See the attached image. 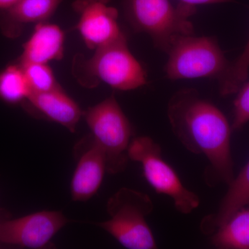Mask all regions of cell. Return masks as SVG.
Returning <instances> with one entry per match:
<instances>
[{"label":"cell","mask_w":249,"mask_h":249,"mask_svg":"<svg viewBox=\"0 0 249 249\" xmlns=\"http://www.w3.org/2000/svg\"><path fill=\"white\" fill-rule=\"evenodd\" d=\"M172 131L187 150L209 160L205 180L210 186L233 179L234 166L227 117L214 104L192 89L177 91L168 102Z\"/></svg>","instance_id":"6da1fadb"},{"label":"cell","mask_w":249,"mask_h":249,"mask_svg":"<svg viewBox=\"0 0 249 249\" xmlns=\"http://www.w3.org/2000/svg\"><path fill=\"white\" fill-rule=\"evenodd\" d=\"M73 70L80 83L87 88L101 81L114 89L130 91L147 83L145 70L129 51L124 34L96 49L89 60L76 58Z\"/></svg>","instance_id":"7a4b0ae2"},{"label":"cell","mask_w":249,"mask_h":249,"mask_svg":"<svg viewBox=\"0 0 249 249\" xmlns=\"http://www.w3.org/2000/svg\"><path fill=\"white\" fill-rule=\"evenodd\" d=\"M153 209V201L147 194L124 187L108 199L109 219L98 226L124 248L156 249L157 242L146 221Z\"/></svg>","instance_id":"3957f363"},{"label":"cell","mask_w":249,"mask_h":249,"mask_svg":"<svg viewBox=\"0 0 249 249\" xmlns=\"http://www.w3.org/2000/svg\"><path fill=\"white\" fill-rule=\"evenodd\" d=\"M124 14L136 31L150 36L155 47L168 52L175 39L193 35L190 18L196 6L180 2L174 6L169 0H124Z\"/></svg>","instance_id":"277c9868"},{"label":"cell","mask_w":249,"mask_h":249,"mask_svg":"<svg viewBox=\"0 0 249 249\" xmlns=\"http://www.w3.org/2000/svg\"><path fill=\"white\" fill-rule=\"evenodd\" d=\"M84 116L91 137L106 155L107 173H122L129 160L132 127L115 96L89 107Z\"/></svg>","instance_id":"5b68a950"},{"label":"cell","mask_w":249,"mask_h":249,"mask_svg":"<svg viewBox=\"0 0 249 249\" xmlns=\"http://www.w3.org/2000/svg\"><path fill=\"white\" fill-rule=\"evenodd\" d=\"M128 157L142 165L147 183L156 193L169 196L180 213L190 214L199 207V196L183 185L177 172L163 159L161 147L150 137L132 139Z\"/></svg>","instance_id":"8992f818"},{"label":"cell","mask_w":249,"mask_h":249,"mask_svg":"<svg viewBox=\"0 0 249 249\" xmlns=\"http://www.w3.org/2000/svg\"><path fill=\"white\" fill-rule=\"evenodd\" d=\"M165 65L170 80L195 79L211 77L219 79L230 65L217 40L213 37L181 36L168 52Z\"/></svg>","instance_id":"52a82bcc"},{"label":"cell","mask_w":249,"mask_h":249,"mask_svg":"<svg viewBox=\"0 0 249 249\" xmlns=\"http://www.w3.org/2000/svg\"><path fill=\"white\" fill-rule=\"evenodd\" d=\"M70 222L60 211H42L14 219H0V245L40 249Z\"/></svg>","instance_id":"ba28073f"},{"label":"cell","mask_w":249,"mask_h":249,"mask_svg":"<svg viewBox=\"0 0 249 249\" xmlns=\"http://www.w3.org/2000/svg\"><path fill=\"white\" fill-rule=\"evenodd\" d=\"M111 0H76L73 8L79 15L77 29L87 47L99 48L119 38L124 33L118 24V11Z\"/></svg>","instance_id":"9c48e42d"},{"label":"cell","mask_w":249,"mask_h":249,"mask_svg":"<svg viewBox=\"0 0 249 249\" xmlns=\"http://www.w3.org/2000/svg\"><path fill=\"white\" fill-rule=\"evenodd\" d=\"M76 167L71 181L72 200L84 202L97 193L107 172L106 155L91 135L77 144Z\"/></svg>","instance_id":"30bf717a"},{"label":"cell","mask_w":249,"mask_h":249,"mask_svg":"<svg viewBox=\"0 0 249 249\" xmlns=\"http://www.w3.org/2000/svg\"><path fill=\"white\" fill-rule=\"evenodd\" d=\"M24 103L28 110L63 126L71 132H75L83 115L79 106L61 88L31 93Z\"/></svg>","instance_id":"8fae6325"},{"label":"cell","mask_w":249,"mask_h":249,"mask_svg":"<svg viewBox=\"0 0 249 249\" xmlns=\"http://www.w3.org/2000/svg\"><path fill=\"white\" fill-rule=\"evenodd\" d=\"M65 34L56 24L37 23L32 35L23 47L20 65L47 64L63 57Z\"/></svg>","instance_id":"7c38bea8"},{"label":"cell","mask_w":249,"mask_h":249,"mask_svg":"<svg viewBox=\"0 0 249 249\" xmlns=\"http://www.w3.org/2000/svg\"><path fill=\"white\" fill-rule=\"evenodd\" d=\"M62 0H19L11 9L5 11L0 19L4 36L14 38L21 34L25 24L45 22L58 9Z\"/></svg>","instance_id":"4fadbf2b"},{"label":"cell","mask_w":249,"mask_h":249,"mask_svg":"<svg viewBox=\"0 0 249 249\" xmlns=\"http://www.w3.org/2000/svg\"><path fill=\"white\" fill-rule=\"evenodd\" d=\"M228 186L229 189L217 211L201 221V231L205 235H212L236 211L249 206V160Z\"/></svg>","instance_id":"5bb4252c"},{"label":"cell","mask_w":249,"mask_h":249,"mask_svg":"<svg viewBox=\"0 0 249 249\" xmlns=\"http://www.w3.org/2000/svg\"><path fill=\"white\" fill-rule=\"evenodd\" d=\"M211 235V244L215 248L249 249V209L236 211Z\"/></svg>","instance_id":"9a60e30c"},{"label":"cell","mask_w":249,"mask_h":249,"mask_svg":"<svg viewBox=\"0 0 249 249\" xmlns=\"http://www.w3.org/2000/svg\"><path fill=\"white\" fill-rule=\"evenodd\" d=\"M31 89L20 64L10 65L0 72V100L10 105L25 102Z\"/></svg>","instance_id":"2e32d148"},{"label":"cell","mask_w":249,"mask_h":249,"mask_svg":"<svg viewBox=\"0 0 249 249\" xmlns=\"http://www.w3.org/2000/svg\"><path fill=\"white\" fill-rule=\"evenodd\" d=\"M249 71V40L240 56L230 62L225 73L218 80L219 92L223 96L237 92L245 83Z\"/></svg>","instance_id":"e0dca14e"},{"label":"cell","mask_w":249,"mask_h":249,"mask_svg":"<svg viewBox=\"0 0 249 249\" xmlns=\"http://www.w3.org/2000/svg\"><path fill=\"white\" fill-rule=\"evenodd\" d=\"M21 65L30 88L31 93L45 92L60 88L53 71L47 64L30 63Z\"/></svg>","instance_id":"ac0fdd59"},{"label":"cell","mask_w":249,"mask_h":249,"mask_svg":"<svg viewBox=\"0 0 249 249\" xmlns=\"http://www.w3.org/2000/svg\"><path fill=\"white\" fill-rule=\"evenodd\" d=\"M234 101L232 129L240 130L249 121V81L242 85Z\"/></svg>","instance_id":"d6986e66"},{"label":"cell","mask_w":249,"mask_h":249,"mask_svg":"<svg viewBox=\"0 0 249 249\" xmlns=\"http://www.w3.org/2000/svg\"><path fill=\"white\" fill-rule=\"evenodd\" d=\"M181 2L187 3V4L194 5L206 4H218V3L232 2L233 0H180Z\"/></svg>","instance_id":"ffe728a7"},{"label":"cell","mask_w":249,"mask_h":249,"mask_svg":"<svg viewBox=\"0 0 249 249\" xmlns=\"http://www.w3.org/2000/svg\"><path fill=\"white\" fill-rule=\"evenodd\" d=\"M19 0H0V9L7 11L17 4Z\"/></svg>","instance_id":"44dd1931"}]
</instances>
